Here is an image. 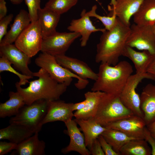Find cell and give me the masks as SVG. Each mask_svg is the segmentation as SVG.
Wrapping results in <instances>:
<instances>
[{
	"label": "cell",
	"instance_id": "22",
	"mask_svg": "<svg viewBox=\"0 0 155 155\" xmlns=\"http://www.w3.org/2000/svg\"><path fill=\"white\" fill-rule=\"evenodd\" d=\"M45 147V142L39 139L38 132H36L17 144L11 155H44Z\"/></svg>",
	"mask_w": 155,
	"mask_h": 155
},
{
	"label": "cell",
	"instance_id": "38",
	"mask_svg": "<svg viewBox=\"0 0 155 155\" xmlns=\"http://www.w3.org/2000/svg\"><path fill=\"white\" fill-rule=\"evenodd\" d=\"M90 152L92 155H105L98 139L94 142Z\"/></svg>",
	"mask_w": 155,
	"mask_h": 155
},
{
	"label": "cell",
	"instance_id": "11",
	"mask_svg": "<svg viewBox=\"0 0 155 155\" xmlns=\"http://www.w3.org/2000/svg\"><path fill=\"white\" fill-rule=\"evenodd\" d=\"M105 127L117 130L135 139H144L146 124L142 118L133 115L108 124Z\"/></svg>",
	"mask_w": 155,
	"mask_h": 155
},
{
	"label": "cell",
	"instance_id": "28",
	"mask_svg": "<svg viewBox=\"0 0 155 155\" xmlns=\"http://www.w3.org/2000/svg\"><path fill=\"white\" fill-rule=\"evenodd\" d=\"M101 135L113 150L120 154L121 149L125 144L135 139L119 130L110 128H107Z\"/></svg>",
	"mask_w": 155,
	"mask_h": 155
},
{
	"label": "cell",
	"instance_id": "13",
	"mask_svg": "<svg viewBox=\"0 0 155 155\" xmlns=\"http://www.w3.org/2000/svg\"><path fill=\"white\" fill-rule=\"evenodd\" d=\"M67 130L66 133L70 138L69 145L62 148L61 152L66 154L74 151L82 155H89L90 153L85 144L84 134L82 133L77 126L75 120L71 119L65 123Z\"/></svg>",
	"mask_w": 155,
	"mask_h": 155
},
{
	"label": "cell",
	"instance_id": "14",
	"mask_svg": "<svg viewBox=\"0 0 155 155\" xmlns=\"http://www.w3.org/2000/svg\"><path fill=\"white\" fill-rule=\"evenodd\" d=\"M73 104L59 100L48 101L47 112L42 125L56 121L65 123L72 119L74 117L72 110Z\"/></svg>",
	"mask_w": 155,
	"mask_h": 155
},
{
	"label": "cell",
	"instance_id": "29",
	"mask_svg": "<svg viewBox=\"0 0 155 155\" xmlns=\"http://www.w3.org/2000/svg\"><path fill=\"white\" fill-rule=\"evenodd\" d=\"M119 152L122 155H150L151 149L144 139H135L125 144Z\"/></svg>",
	"mask_w": 155,
	"mask_h": 155
},
{
	"label": "cell",
	"instance_id": "1",
	"mask_svg": "<svg viewBox=\"0 0 155 155\" xmlns=\"http://www.w3.org/2000/svg\"><path fill=\"white\" fill-rule=\"evenodd\" d=\"M130 32V27L124 24L117 18L113 28L102 32L96 46V62L112 65L117 64L122 56Z\"/></svg>",
	"mask_w": 155,
	"mask_h": 155
},
{
	"label": "cell",
	"instance_id": "16",
	"mask_svg": "<svg viewBox=\"0 0 155 155\" xmlns=\"http://www.w3.org/2000/svg\"><path fill=\"white\" fill-rule=\"evenodd\" d=\"M145 0H111L113 14L126 26L130 27V20Z\"/></svg>",
	"mask_w": 155,
	"mask_h": 155
},
{
	"label": "cell",
	"instance_id": "36",
	"mask_svg": "<svg viewBox=\"0 0 155 155\" xmlns=\"http://www.w3.org/2000/svg\"><path fill=\"white\" fill-rule=\"evenodd\" d=\"M17 144L9 142H0V155H4L16 149Z\"/></svg>",
	"mask_w": 155,
	"mask_h": 155
},
{
	"label": "cell",
	"instance_id": "35",
	"mask_svg": "<svg viewBox=\"0 0 155 155\" xmlns=\"http://www.w3.org/2000/svg\"><path fill=\"white\" fill-rule=\"evenodd\" d=\"M98 139L105 155H120V154L116 152L113 150L111 146L107 142L102 135H100Z\"/></svg>",
	"mask_w": 155,
	"mask_h": 155
},
{
	"label": "cell",
	"instance_id": "42",
	"mask_svg": "<svg viewBox=\"0 0 155 155\" xmlns=\"http://www.w3.org/2000/svg\"><path fill=\"white\" fill-rule=\"evenodd\" d=\"M146 127L151 135L155 139V121L147 125Z\"/></svg>",
	"mask_w": 155,
	"mask_h": 155
},
{
	"label": "cell",
	"instance_id": "5",
	"mask_svg": "<svg viewBox=\"0 0 155 155\" xmlns=\"http://www.w3.org/2000/svg\"><path fill=\"white\" fill-rule=\"evenodd\" d=\"M35 64L44 69L53 79L67 87L71 84L73 78L78 79L75 85L79 90L85 88L89 83L88 80L82 79L77 75L60 65L55 56L42 52L35 60Z\"/></svg>",
	"mask_w": 155,
	"mask_h": 155
},
{
	"label": "cell",
	"instance_id": "12",
	"mask_svg": "<svg viewBox=\"0 0 155 155\" xmlns=\"http://www.w3.org/2000/svg\"><path fill=\"white\" fill-rule=\"evenodd\" d=\"M0 57L4 56L13 65L15 69L22 74L33 78L32 72L29 69L30 58L14 44L0 46Z\"/></svg>",
	"mask_w": 155,
	"mask_h": 155
},
{
	"label": "cell",
	"instance_id": "2",
	"mask_svg": "<svg viewBox=\"0 0 155 155\" xmlns=\"http://www.w3.org/2000/svg\"><path fill=\"white\" fill-rule=\"evenodd\" d=\"M33 75L38 78L30 82L27 88L21 87L19 82L15 84L17 91L23 97L26 105H30L40 100H59L67 90V86L57 81L42 68L33 72Z\"/></svg>",
	"mask_w": 155,
	"mask_h": 155
},
{
	"label": "cell",
	"instance_id": "25",
	"mask_svg": "<svg viewBox=\"0 0 155 155\" xmlns=\"http://www.w3.org/2000/svg\"><path fill=\"white\" fill-rule=\"evenodd\" d=\"M34 133L26 127L20 125L10 124L0 130V140H7L18 144Z\"/></svg>",
	"mask_w": 155,
	"mask_h": 155
},
{
	"label": "cell",
	"instance_id": "9",
	"mask_svg": "<svg viewBox=\"0 0 155 155\" xmlns=\"http://www.w3.org/2000/svg\"><path fill=\"white\" fill-rule=\"evenodd\" d=\"M130 28L126 45L155 55V35L151 26L134 24Z\"/></svg>",
	"mask_w": 155,
	"mask_h": 155
},
{
	"label": "cell",
	"instance_id": "31",
	"mask_svg": "<svg viewBox=\"0 0 155 155\" xmlns=\"http://www.w3.org/2000/svg\"><path fill=\"white\" fill-rule=\"evenodd\" d=\"M97 6L95 5L92 7L91 9L87 12L88 16L90 17H94L99 20L104 26L107 30H111L115 26L117 20V18L114 14L109 16H102L97 13L96 10Z\"/></svg>",
	"mask_w": 155,
	"mask_h": 155
},
{
	"label": "cell",
	"instance_id": "23",
	"mask_svg": "<svg viewBox=\"0 0 155 155\" xmlns=\"http://www.w3.org/2000/svg\"><path fill=\"white\" fill-rule=\"evenodd\" d=\"M60 16L45 7L40 8L38 10V20L40 26L43 39L57 32L56 28Z\"/></svg>",
	"mask_w": 155,
	"mask_h": 155
},
{
	"label": "cell",
	"instance_id": "39",
	"mask_svg": "<svg viewBox=\"0 0 155 155\" xmlns=\"http://www.w3.org/2000/svg\"><path fill=\"white\" fill-rule=\"evenodd\" d=\"M7 11L5 0H0V20L6 16Z\"/></svg>",
	"mask_w": 155,
	"mask_h": 155
},
{
	"label": "cell",
	"instance_id": "41",
	"mask_svg": "<svg viewBox=\"0 0 155 155\" xmlns=\"http://www.w3.org/2000/svg\"><path fill=\"white\" fill-rule=\"evenodd\" d=\"M86 103L85 99L84 101L75 103H73L72 106V110L73 111L80 110L85 106Z\"/></svg>",
	"mask_w": 155,
	"mask_h": 155
},
{
	"label": "cell",
	"instance_id": "15",
	"mask_svg": "<svg viewBox=\"0 0 155 155\" xmlns=\"http://www.w3.org/2000/svg\"><path fill=\"white\" fill-rule=\"evenodd\" d=\"M81 17L77 19H73L67 29L70 32L79 33L81 38L80 46L84 47L87 44L91 34L94 32H103L106 30L104 28H97L93 24L90 17L86 9H84L81 12Z\"/></svg>",
	"mask_w": 155,
	"mask_h": 155
},
{
	"label": "cell",
	"instance_id": "6",
	"mask_svg": "<svg viewBox=\"0 0 155 155\" xmlns=\"http://www.w3.org/2000/svg\"><path fill=\"white\" fill-rule=\"evenodd\" d=\"M47 107L48 101L45 100L36 101L30 105H25L16 115L10 119L9 123L22 125L34 133H39L43 125Z\"/></svg>",
	"mask_w": 155,
	"mask_h": 155
},
{
	"label": "cell",
	"instance_id": "34",
	"mask_svg": "<svg viewBox=\"0 0 155 155\" xmlns=\"http://www.w3.org/2000/svg\"><path fill=\"white\" fill-rule=\"evenodd\" d=\"M13 18V14L10 13L0 20V42L7 33L8 25Z\"/></svg>",
	"mask_w": 155,
	"mask_h": 155
},
{
	"label": "cell",
	"instance_id": "43",
	"mask_svg": "<svg viewBox=\"0 0 155 155\" xmlns=\"http://www.w3.org/2000/svg\"><path fill=\"white\" fill-rule=\"evenodd\" d=\"M11 3L14 5H19L21 4L23 0H9Z\"/></svg>",
	"mask_w": 155,
	"mask_h": 155
},
{
	"label": "cell",
	"instance_id": "37",
	"mask_svg": "<svg viewBox=\"0 0 155 155\" xmlns=\"http://www.w3.org/2000/svg\"><path fill=\"white\" fill-rule=\"evenodd\" d=\"M144 139L148 143L151 147V154L155 155V139L151 135L146 127L144 129Z\"/></svg>",
	"mask_w": 155,
	"mask_h": 155
},
{
	"label": "cell",
	"instance_id": "40",
	"mask_svg": "<svg viewBox=\"0 0 155 155\" xmlns=\"http://www.w3.org/2000/svg\"><path fill=\"white\" fill-rule=\"evenodd\" d=\"M147 72L152 76L154 80H155V56L148 68Z\"/></svg>",
	"mask_w": 155,
	"mask_h": 155
},
{
	"label": "cell",
	"instance_id": "32",
	"mask_svg": "<svg viewBox=\"0 0 155 155\" xmlns=\"http://www.w3.org/2000/svg\"><path fill=\"white\" fill-rule=\"evenodd\" d=\"M11 63L4 56L0 58V72L3 71H8L16 75L19 78V83L21 86L25 85L27 83H29L28 80L33 78L20 73L11 66Z\"/></svg>",
	"mask_w": 155,
	"mask_h": 155
},
{
	"label": "cell",
	"instance_id": "19",
	"mask_svg": "<svg viewBox=\"0 0 155 155\" xmlns=\"http://www.w3.org/2000/svg\"><path fill=\"white\" fill-rule=\"evenodd\" d=\"M122 56L128 58L133 63L136 70V73L140 74L146 73L155 55L148 51H137L133 48L126 45Z\"/></svg>",
	"mask_w": 155,
	"mask_h": 155
},
{
	"label": "cell",
	"instance_id": "20",
	"mask_svg": "<svg viewBox=\"0 0 155 155\" xmlns=\"http://www.w3.org/2000/svg\"><path fill=\"white\" fill-rule=\"evenodd\" d=\"M31 22L28 12L20 10L16 16L9 30L0 42V46L12 44Z\"/></svg>",
	"mask_w": 155,
	"mask_h": 155
},
{
	"label": "cell",
	"instance_id": "10",
	"mask_svg": "<svg viewBox=\"0 0 155 155\" xmlns=\"http://www.w3.org/2000/svg\"><path fill=\"white\" fill-rule=\"evenodd\" d=\"M80 34L73 32H59L43 39L41 51L55 56L64 55Z\"/></svg>",
	"mask_w": 155,
	"mask_h": 155
},
{
	"label": "cell",
	"instance_id": "3",
	"mask_svg": "<svg viewBox=\"0 0 155 155\" xmlns=\"http://www.w3.org/2000/svg\"><path fill=\"white\" fill-rule=\"evenodd\" d=\"M133 72L131 65L127 61H120L115 65L100 63L97 78L91 91H100L119 96Z\"/></svg>",
	"mask_w": 155,
	"mask_h": 155
},
{
	"label": "cell",
	"instance_id": "30",
	"mask_svg": "<svg viewBox=\"0 0 155 155\" xmlns=\"http://www.w3.org/2000/svg\"><path fill=\"white\" fill-rule=\"evenodd\" d=\"M78 0H49L44 7L61 15L75 5Z\"/></svg>",
	"mask_w": 155,
	"mask_h": 155
},
{
	"label": "cell",
	"instance_id": "44",
	"mask_svg": "<svg viewBox=\"0 0 155 155\" xmlns=\"http://www.w3.org/2000/svg\"><path fill=\"white\" fill-rule=\"evenodd\" d=\"M152 30L155 35V24L151 26Z\"/></svg>",
	"mask_w": 155,
	"mask_h": 155
},
{
	"label": "cell",
	"instance_id": "18",
	"mask_svg": "<svg viewBox=\"0 0 155 155\" xmlns=\"http://www.w3.org/2000/svg\"><path fill=\"white\" fill-rule=\"evenodd\" d=\"M140 96V107L146 126L155 121V85L147 84Z\"/></svg>",
	"mask_w": 155,
	"mask_h": 155
},
{
	"label": "cell",
	"instance_id": "8",
	"mask_svg": "<svg viewBox=\"0 0 155 155\" xmlns=\"http://www.w3.org/2000/svg\"><path fill=\"white\" fill-rule=\"evenodd\" d=\"M43 39L37 20L30 23L17 38L14 44L31 58L41 51Z\"/></svg>",
	"mask_w": 155,
	"mask_h": 155
},
{
	"label": "cell",
	"instance_id": "26",
	"mask_svg": "<svg viewBox=\"0 0 155 155\" xmlns=\"http://www.w3.org/2000/svg\"><path fill=\"white\" fill-rule=\"evenodd\" d=\"M9 99L0 104V117L4 118L16 115L20 110L25 104L24 99L17 91H10Z\"/></svg>",
	"mask_w": 155,
	"mask_h": 155
},
{
	"label": "cell",
	"instance_id": "7",
	"mask_svg": "<svg viewBox=\"0 0 155 155\" xmlns=\"http://www.w3.org/2000/svg\"><path fill=\"white\" fill-rule=\"evenodd\" d=\"M144 79L153 80L148 73L131 75L128 79L119 97L121 102L134 115L143 118L140 107V96L137 93L136 88L139 84Z\"/></svg>",
	"mask_w": 155,
	"mask_h": 155
},
{
	"label": "cell",
	"instance_id": "33",
	"mask_svg": "<svg viewBox=\"0 0 155 155\" xmlns=\"http://www.w3.org/2000/svg\"><path fill=\"white\" fill-rule=\"evenodd\" d=\"M28 7L31 22L38 20V13L40 8V0H24Z\"/></svg>",
	"mask_w": 155,
	"mask_h": 155
},
{
	"label": "cell",
	"instance_id": "24",
	"mask_svg": "<svg viewBox=\"0 0 155 155\" xmlns=\"http://www.w3.org/2000/svg\"><path fill=\"white\" fill-rule=\"evenodd\" d=\"M104 92L100 91H88L84 97L86 100L85 106L82 109L76 111L74 117L77 119H87L93 118L96 113L100 101Z\"/></svg>",
	"mask_w": 155,
	"mask_h": 155
},
{
	"label": "cell",
	"instance_id": "21",
	"mask_svg": "<svg viewBox=\"0 0 155 155\" xmlns=\"http://www.w3.org/2000/svg\"><path fill=\"white\" fill-rule=\"evenodd\" d=\"M74 120L83 133L86 145L90 151L95 141L107 128L96 122L93 118L87 119H75Z\"/></svg>",
	"mask_w": 155,
	"mask_h": 155
},
{
	"label": "cell",
	"instance_id": "27",
	"mask_svg": "<svg viewBox=\"0 0 155 155\" xmlns=\"http://www.w3.org/2000/svg\"><path fill=\"white\" fill-rule=\"evenodd\" d=\"M135 24L152 26L155 24V0H145L133 16Z\"/></svg>",
	"mask_w": 155,
	"mask_h": 155
},
{
	"label": "cell",
	"instance_id": "17",
	"mask_svg": "<svg viewBox=\"0 0 155 155\" xmlns=\"http://www.w3.org/2000/svg\"><path fill=\"white\" fill-rule=\"evenodd\" d=\"M55 57L60 65L81 78L84 80L89 79L94 81L97 79V73H95L85 62L65 55Z\"/></svg>",
	"mask_w": 155,
	"mask_h": 155
},
{
	"label": "cell",
	"instance_id": "4",
	"mask_svg": "<svg viewBox=\"0 0 155 155\" xmlns=\"http://www.w3.org/2000/svg\"><path fill=\"white\" fill-rule=\"evenodd\" d=\"M133 115L134 114L123 104L119 96L105 93L93 118L105 127L108 124Z\"/></svg>",
	"mask_w": 155,
	"mask_h": 155
}]
</instances>
